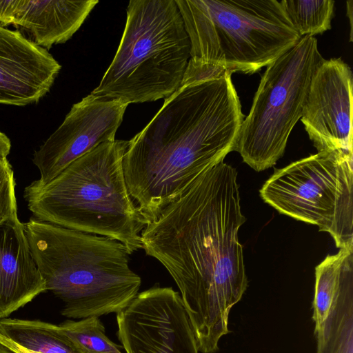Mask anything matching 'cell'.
Here are the masks:
<instances>
[{
	"label": "cell",
	"instance_id": "cell-10",
	"mask_svg": "<svg viewBox=\"0 0 353 353\" xmlns=\"http://www.w3.org/2000/svg\"><path fill=\"white\" fill-rule=\"evenodd\" d=\"M128 105L91 93L74 104L60 126L36 150L32 162L45 185L100 144L114 141Z\"/></svg>",
	"mask_w": 353,
	"mask_h": 353
},
{
	"label": "cell",
	"instance_id": "cell-2",
	"mask_svg": "<svg viewBox=\"0 0 353 353\" xmlns=\"http://www.w3.org/2000/svg\"><path fill=\"white\" fill-rule=\"evenodd\" d=\"M232 74L182 84L128 141L123 174L146 225L235 150L244 114Z\"/></svg>",
	"mask_w": 353,
	"mask_h": 353
},
{
	"label": "cell",
	"instance_id": "cell-3",
	"mask_svg": "<svg viewBox=\"0 0 353 353\" xmlns=\"http://www.w3.org/2000/svg\"><path fill=\"white\" fill-rule=\"evenodd\" d=\"M24 230L46 290L64 303L63 316L118 314L139 294L141 279L130 268L131 253L121 243L34 217Z\"/></svg>",
	"mask_w": 353,
	"mask_h": 353
},
{
	"label": "cell",
	"instance_id": "cell-15",
	"mask_svg": "<svg viewBox=\"0 0 353 353\" xmlns=\"http://www.w3.org/2000/svg\"><path fill=\"white\" fill-rule=\"evenodd\" d=\"M0 346L10 353H79L58 325L34 320L1 319Z\"/></svg>",
	"mask_w": 353,
	"mask_h": 353
},
{
	"label": "cell",
	"instance_id": "cell-9",
	"mask_svg": "<svg viewBox=\"0 0 353 353\" xmlns=\"http://www.w3.org/2000/svg\"><path fill=\"white\" fill-rule=\"evenodd\" d=\"M117 336L125 353H198L179 292L158 283L139 293L117 314Z\"/></svg>",
	"mask_w": 353,
	"mask_h": 353
},
{
	"label": "cell",
	"instance_id": "cell-7",
	"mask_svg": "<svg viewBox=\"0 0 353 353\" xmlns=\"http://www.w3.org/2000/svg\"><path fill=\"white\" fill-rule=\"evenodd\" d=\"M323 60L316 39L304 36L266 66L235 149L254 170L272 167L283 155L301 118L312 78Z\"/></svg>",
	"mask_w": 353,
	"mask_h": 353
},
{
	"label": "cell",
	"instance_id": "cell-14",
	"mask_svg": "<svg viewBox=\"0 0 353 353\" xmlns=\"http://www.w3.org/2000/svg\"><path fill=\"white\" fill-rule=\"evenodd\" d=\"M46 291L19 220L0 225V319Z\"/></svg>",
	"mask_w": 353,
	"mask_h": 353
},
{
	"label": "cell",
	"instance_id": "cell-17",
	"mask_svg": "<svg viewBox=\"0 0 353 353\" xmlns=\"http://www.w3.org/2000/svg\"><path fill=\"white\" fill-rule=\"evenodd\" d=\"M334 3L332 0L280 1L287 18L301 37H314L331 29Z\"/></svg>",
	"mask_w": 353,
	"mask_h": 353
},
{
	"label": "cell",
	"instance_id": "cell-8",
	"mask_svg": "<svg viewBox=\"0 0 353 353\" xmlns=\"http://www.w3.org/2000/svg\"><path fill=\"white\" fill-rule=\"evenodd\" d=\"M352 152L322 151L274 171L260 190L279 212L316 225L337 248L353 245Z\"/></svg>",
	"mask_w": 353,
	"mask_h": 353
},
{
	"label": "cell",
	"instance_id": "cell-13",
	"mask_svg": "<svg viewBox=\"0 0 353 353\" xmlns=\"http://www.w3.org/2000/svg\"><path fill=\"white\" fill-rule=\"evenodd\" d=\"M99 3L88 1L0 0V26H19L48 50L69 40Z\"/></svg>",
	"mask_w": 353,
	"mask_h": 353
},
{
	"label": "cell",
	"instance_id": "cell-19",
	"mask_svg": "<svg viewBox=\"0 0 353 353\" xmlns=\"http://www.w3.org/2000/svg\"><path fill=\"white\" fill-rule=\"evenodd\" d=\"M17 221L14 172L5 159L0 160V225Z\"/></svg>",
	"mask_w": 353,
	"mask_h": 353
},
{
	"label": "cell",
	"instance_id": "cell-16",
	"mask_svg": "<svg viewBox=\"0 0 353 353\" xmlns=\"http://www.w3.org/2000/svg\"><path fill=\"white\" fill-rule=\"evenodd\" d=\"M316 353H353V272L343 274L325 318L314 323Z\"/></svg>",
	"mask_w": 353,
	"mask_h": 353
},
{
	"label": "cell",
	"instance_id": "cell-12",
	"mask_svg": "<svg viewBox=\"0 0 353 353\" xmlns=\"http://www.w3.org/2000/svg\"><path fill=\"white\" fill-rule=\"evenodd\" d=\"M61 65L19 31L0 26V103L38 102L53 85Z\"/></svg>",
	"mask_w": 353,
	"mask_h": 353
},
{
	"label": "cell",
	"instance_id": "cell-11",
	"mask_svg": "<svg viewBox=\"0 0 353 353\" xmlns=\"http://www.w3.org/2000/svg\"><path fill=\"white\" fill-rule=\"evenodd\" d=\"M352 85L341 58L324 59L316 70L301 120L318 152H352Z\"/></svg>",
	"mask_w": 353,
	"mask_h": 353
},
{
	"label": "cell",
	"instance_id": "cell-18",
	"mask_svg": "<svg viewBox=\"0 0 353 353\" xmlns=\"http://www.w3.org/2000/svg\"><path fill=\"white\" fill-rule=\"evenodd\" d=\"M58 326L79 353H122V346L106 336L105 327L99 317L67 320Z\"/></svg>",
	"mask_w": 353,
	"mask_h": 353
},
{
	"label": "cell",
	"instance_id": "cell-1",
	"mask_svg": "<svg viewBox=\"0 0 353 353\" xmlns=\"http://www.w3.org/2000/svg\"><path fill=\"white\" fill-rule=\"evenodd\" d=\"M237 173L221 161L196 178L141 233L142 249L167 270L181 293L198 350L214 353L232 307L248 287L238 233Z\"/></svg>",
	"mask_w": 353,
	"mask_h": 353
},
{
	"label": "cell",
	"instance_id": "cell-20",
	"mask_svg": "<svg viewBox=\"0 0 353 353\" xmlns=\"http://www.w3.org/2000/svg\"><path fill=\"white\" fill-rule=\"evenodd\" d=\"M10 148V140L5 134L0 132V160L7 159Z\"/></svg>",
	"mask_w": 353,
	"mask_h": 353
},
{
	"label": "cell",
	"instance_id": "cell-5",
	"mask_svg": "<svg viewBox=\"0 0 353 353\" xmlns=\"http://www.w3.org/2000/svg\"><path fill=\"white\" fill-rule=\"evenodd\" d=\"M190 42L185 73L252 74L301 37L277 0H175Z\"/></svg>",
	"mask_w": 353,
	"mask_h": 353
},
{
	"label": "cell",
	"instance_id": "cell-6",
	"mask_svg": "<svg viewBox=\"0 0 353 353\" xmlns=\"http://www.w3.org/2000/svg\"><path fill=\"white\" fill-rule=\"evenodd\" d=\"M190 58L175 0H131L117 51L91 94L128 105L166 99L181 87Z\"/></svg>",
	"mask_w": 353,
	"mask_h": 353
},
{
	"label": "cell",
	"instance_id": "cell-21",
	"mask_svg": "<svg viewBox=\"0 0 353 353\" xmlns=\"http://www.w3.org/2000/svg\"><path fill=\"white\" fill-rule=\"evenodd\" d=\"M347 3V17L350 19V41H352V1H349L346 2Z\"/></svg>",
	"mask_w": 353,
	"mask_h": 353
},
{
	"label": "cell",
	"instance_id": "cell-4",
	"mask_svg": "<svg viewBox=\"0 0 353 353\" xmlns=\"http://www.w3.org/2000/svg\"><path fill=\"white\" fill-rule=\"evenodd\" d=\"M128 141L103 143L45 185L32 182L23 196L35 219L114 239L132 254L142 249L146 223L128 191L123 158Z\"/></svg>",
	"mask_w": 353,
	"mask_h": 353
}]
</instances>
